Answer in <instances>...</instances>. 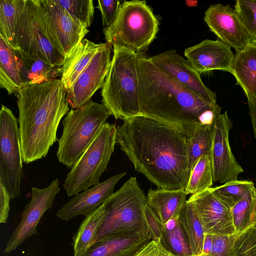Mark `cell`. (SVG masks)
<instances>
[{
	"instance_id": "6da1fadb",
	"label": "cell",
	"mask_w": 256,
	"mask_h": 256,
	"mask_svg": "<svg viewBox=\"0 0 256 256\" xmlns=\"http://www.w3.org/2000/svg\"><path fill=\"white\" fill-rule=\"evenodd\" d=\"M116 126V141L138 172L158 188L185 190L188 168L190 136L142 116Z\"/></svg>"
},
{
	"instance_id": "7a4b0ae2",
	"label": "cell",
	"mask_w": 256,
	"mask_h": 256,
	"mask_svg": "<svg viewBox=\"0 0 256 256\" xmlns=\"http://www.w3.org/2000/svg\"><path fill=\"white\" fill-rule=\"evenodd\" d=\"M140 116L176 128L190 137L203 124L212 125L221 108L211 104L138 54Z\"/></svg>"
},
{
	"instance_id": "3957f363",
	"label": "cell",
	"mask_w": 256,
	"mask_h": 256,
	"mask_svg": "<svg viewBox=\"0 0 256 256\" xmlns=\"http://www.w3.org/2000/svg\"><path fill=\"white\" fill-rule=\"evenodd\" d=\"M23 162L45 157L58 140L62 118L70 111L66 90L60 79L24 87L15 95Z\"/></svg>"
},
{
	"instance_id": "277c9868",
	"label": "cell",
	"mask_w": 256,
	"mask_h": 256,
	"mask_svg": "<svg viewBox=\"0 0 256 256\" xmlns=\"http://www.w3.org/2000/svg\"><path fill=\"white\" fill-rule=\"evenodd\" d=\"M102 204L106 216L93 244L112 238L148 236L144 217L146 196L135 177L130 178Z\"/></svg>"
},
{
	"instance_id": "5b68a950",
	"label": "cell",
	"mask_w": 256,
	"mask_h": 256,
	"mask_svg": "<svg viewBox=\"0 0 256 256\" xmlns=\"http://www.w3.org/2000/svg\"><path fill=\"white\" fill-rule=\"evenodd\" d=\"M113 56L102 88V102L116 119L124 121L140 116L138 56L113 47Z\"/></svg>"
},
{
	"instance_id": "8992f818",
	"label": "cell",
	"mask_w": 256,
	"mask_h": 256,
	"mask_svg": "<svg viewBox=\"0 0 256 256\" xmlns=\"http://www.w3.org/2000/svg\"><path fill=\"white\" fill-rule=\"evenodd\" d=\"M111 115L102 104L92 100L80 108H72L62 121L63 130L56 152L59 162L72 168Z\"/></svg>"
},
{
	"instance_id": "52a82bcc",
	"label": "cell",
	"mask_w": 256,
	"mask_h": 256,
	"mask_svg": "<svg viewBox=\"0 0 256 256\" xmlns=\"http://www.w3.org/2000/svg\"><path fill=\"white\" fill-rule=\"evenodd\" d=\"M102 31L106 42L139 54L156 38L158 21L146 1H124L114 22Z\"/></svg>"
},
{
	"instance_id": "ba28073f",
	"label": "cell",
	"mask_w": 256,
	"mask_h": 256,
	"mask_svg": "<svg viewBox=\"0 0 256 256\" xmlns=\"http://www.w3.org/2000/svg\"><path fill=\"white\" fill-rule=\"evenodd\" d=\"M116 138V124L106 122L67 174L63 187L68 196L100 183L114 151Z\"/></svg>"
},
{
	"instance_id": "9c48e42d",
	"label": "cell",
	"mask_w": 256,
	"mask_h": 256,
	"mask_svg": "<svg viewBox=\"0 0 256 256\" xmlns=\"http://www.w3.org/2000/svg\"><path fill=\"white\" fill-rule=\"evenodd\" d=\"M36 17L47 38L66 58L89 32L88 28L53 0H33Z\"/></svg>"
},
{
	"instance_id": "30bf717a",
	"label": "cell",
	"mask_w": 256,
	"mask_h": 256,
	"mask_svg": "<svg viewBox=\"0 0 256 256\" xmlns=\"http://www.w3.org/2000/svg\"><path fill=\"white\" fill-rule=\"evenodd\" d=\"M18 120L4 105L0 112V182L11 198L20 196L22 158Z\"/></svg>"
},
{
	"instance_id": "8fae6325",
	"label": "cell",
	"mask_w": 256,
	"mask_h": 256,
	"mask_svg": "<svg viewBox=\"0 0 256 256\" xmlns=\"http://www.w3.org/2000/svg\"><path fill=\"white\" fill-rule=\"evenodd\" d=\"M16 38L20 49L62 66L66 58L50 42L40 24L33 0H18Z\"/></svg>"
},
{
	"instance_id": "7c38bea8",
	"label": "cell",
	"mask_w": 256,
	"mask_h": 256,
	"mask_svg": "<svg viewBox=\"0 0 256 256\" xmlns=\"http://www.w3.org/2000/svg\"><path fill=\"white\" fill-rule=\"evenodd\" d=\"M60 191L59 180L56 178L44 188H32V198L25 206L20 222L11 234L4 253L16 250L28 238L37 234V226L44 212L52 208L57 194Z\"/></svg>"
},
{
	"instance_id": "4fadbf2b",
	"label": "cell",
	"mask_w": 256,
	"mask_h": 256,
	"mask_svg": "<svg viewBox=\"0 0 256 256\" xmlns=\"http://www.w3.org/2000/svg\"><path fill=\"white\" fill-rule=\"evenodd\" d=\"M112 46L105 42L67 90L66 100L72 108L78 109L87 104L103 86L112 60Z\"/></svg>"
},
{
	"instance_id": "5bb4252c",
	"label": "cell",
	"mask_w": 256,
	"mask_h": 256,
	"mask_svg": "<svg viewBox=\"0 0 256 256\" xmlns=\"http://www.w3.org/2000/svg\"><path fill=\"white\" fill-rule=\"evenodd\" d=\"M232 126L227 112L220 114L212 124L210 152L214 182L224 184L236 180L244 170L234 156L230 144L229 132Z\"/></svg>"
},
{
	"instance_id": "9a60e30c",
	"label": "cell",
	"mask_w": 256,
	"mask_h": 256,
	"mask_svg": "<svg viewBox=\"0 0 256 256\" xmlns=\"http://www.w3.org/2000/svg\"><path fill=\"white\" fill-rule=\"evenodd\" d=\"M149 58L156 66L204 100L211 104H217L215 92L204 84L200 74L187 60L174 50H166Z\"/></svg>"
},
{
	"instance_id": "2e32d148",
	"label": "cell",
	"mask_w": 256,
	"mask_h": 256,
	"mask_svg": "<svg viewBox=\"0 0 256 256\" xmlns=\"http://www.w3.org/2000/svg\"><path fill=\"white\" fill-rule=\"evenodd\" d=\"M204 20L219 40L236 52L244 48L251 39L235 10L230 5H210Z\"/></svg>"
},
{
	"instance_id": "e0dca14e",
	"label": "cell",
	"mask_w": 256,
	"mask_h": 256,
	"mask_svg": "<svg viewBox=\"0 0 256 256\" xmlns=\"http://www.w3.org/2000/svg\"><path fill=\"white\" fill-rule=\"evenodd\" d=\"M188 200L194 205L205 233L221 236L236 234L231 208L214 194L212 188L192 194Z\"/></svg>"
},
{
	"instance_id": "ac0fdd59",
	"label": "cell",
	"mask_w": 256,
	"mask_h": 256,
	"mask_svg": "<svg viewBox=\"0 0 256 256\" xmlns=\"http://www.w3.org/2000/svg\"><path fill=\"white\" fill-rule=\"evenodd\" d=\"M184 54L200 74L214 70L232 73L234 54L231 48L220 40H204L186 48Z\"/></svg>"
},
{
	"instance_id": "d6986e66",
	"label": "cell",
	"mask_w": 256,
	"mask_h": 256,
	"mask_svg": "<svg viewBox=\"0 0 256 256\" xmlns=\"http://www.w3.org/2000/svg\"><path fill=\"white\" fill-rule=\"evenodd\" d=\"M126 174L114 175L76 194L57 212L56 216L66 221L80 215L88 216L114 193L116 184Z\"/></svg>"
},
{
	"instance_id": "ffe728a7",
	"label": "cell",
	"mask_w": 256,
	"mask_h": 256,
	"mask_svg": "<svg viewBox=\"0 0 256 256\" xmlns=\"http://www.w3.org/2000/svg\"><path fill=\"white\" fill-rule=\"evenodd\" d=\"M24 87L56 79L62 74V66L52 64L38 56L14 50Z\"/></svg>"
},
{
	"instance_id": "44dd1931",
	"label": "cell",
	"mask_w": 256,
	"mask_h": 256,
	"mask_svg": "<svg viewBox=\"0 0 256 256\" xmlns=\"http://www.w3.org/2000/svg\"><path fill=\"white\" fill-rule=\"evenodd\" d=\"M104 44L84 38L70 52L62 66L60 78L66 92Z\"/></svg>"
},
{
	"instance_id": "7402d4cb",
	"label": "cell",
	"mask_w": 256,
	"mask_h": 256,
	"mask_svg": "<svg viewBox=\"0 0 256 256\" xmlns=\"http://www.w3.org/2000/svg\"><path fill=\"white\" fill-rule=\"evenodd\" d=\"M187 196L182 190L150 189L146 196L147 205L164 226L170 220L178 218Z\"/></svg>"
},
{
	"instance_id": "603a6c76",
	"label": "cell",
	"mask_w": 256,
	"mask_h": 256,
	"mask_svg": "<svg viewBox=\"0 0 256 256\" xmlns=\"http://www.w3.org/2000/svg\"><path fill=\"white\" fill-rule=\"evenodd\" d=\"M231 74L246 96L256 94V44L250 42L244 48L236 52Z\"/></svg>"
},
{
	"instance_id": "cb8c5ba5",
	"label": "cell",
	"mask_w": 256,
	"mask_h": 256,
	"mask_svg": "<svg viewBox=\"0 0 256 256\" xmlns=\"http://www.w3.org/2000/svg\"><path fill=\"white\" fill-rule=\"evenodd\" d=\"M150 240L149 236L106 240L92 245L83 256H134Z\"/></svg>"
},
{
	"instance_id": "d4e9b609",
	"label": "cell",
	"mask_w": 256,
	"mask_h": 256,
	"mask_svg": "<svg viewBox=\"0 0 256 256\" xmlns=\"http://www.w3.org/2000/svg\"><path fill=\"white\" fill-rule=\"evenodd\" d=\"M178 220L192 256H200L202 252L205 232L194 205L188 200L182 207Z\"/></svg>"
},
{
	"instance_id": "484cf974",
	"label": "cell",
	"mask_w": 256,
	"mask_h": 256,
	"mask_svg": "<svg viewBox=\"0 0 256 256\" xmlns=\"http://www.w3.org/2000/svg\"><path fill=\"white\" fill-rule=\"evenodd\" d=\"M105 216L106 210L102 204L85 217L72 237L74 256H83L93 244Z\"/></svg>"
},
{
	"instance_id": "4316f807",
	"label": "cell",
	"mask_w": 256,
	"mask_h": 256,
	"mask_svg": "<svg viewBox=\"0 0 256 256\" xmlns=\"http://www.w3.org/2000/svg\"><path fill=\"white\" fill-rule=\"evenodd\" d=\"M0 86L9 95L16 94L24 88L14 49L0 36Z\"/></svg>"
},
{
	"instance_id": "83f0119b",
	"label": "cell",
	"mask_w": 256,
	"mask_h": 256,
	"mask_svg": "<svg viewBox=\"0 0 256 256\" xmlns=\"http://www.w3.org/2000/svg\"><path fill=\"white\" fill-rule=\"evenodd\" d=\"M213 182L211 156L204 155L192 169L184 190L188 194L200 193L211 188Z\"/></svg>"
},
{
	"instance_id": "f1b7e54d",
	"label": "cell",
	"mask_w": 256,
	"mask_h": 256,
	"mask_svg": "<svg viewBox=\"0 0 256 256\" xmlns=\"http://www.w3.org/2000/svg\"><path fill=\"white\" fill-rule=\"evenodd\" d=\"M160 242L166 250L176 256H192L178 218H172L165 224Z\"/></svg>"
},
{
	"instance_id": "f546056e",
	"label": "cell",
	"mask_w": 256,
	"mask_h": 256,
	"mask_svg": "<svg viewBox=\"0 0 256 256\" xmlns=\"http://www.w3.org/2000/svg\"><path fill=\"white\" fill-rule=\"evenodd\" d=\"M18 0H0V36L12 48L20 49L16 38Z\"/></svg>"
},
{
	"instance_id": "4dcf8cb0",
	"label": "cell",
	"mask_w": 256,
	"mask_h": 256,
	"mask_svg": "<svg viewBox=\"0 0 256 256\" xmlns=\"http://www.w3.org/2000/svg\"><path fill=\"white\" fill-rule=\"evenodd\" d=\"M212 144V125L200 126L190 137L188 164L190 171L202 156L210 154Z\"/></svg>"
},
{
	"instance_id": "1f68e13d",
	"label": "cell",
	"mask_w": 256,
	"mask_h": 256,
	"mask_svg": "<svg viewBox=\"0 0 256 256\" xmlns=\"http://www.w3.org/2000/svg\"><path fill=\"white\" fill-rule=\"evenodd\" d=\"M236 233L256 227V188L231 208Z\"/></svg>"
},
{
	"instance_id": "d6a6232c",
	"label": "cell",
	"mask_w": 256,
	"mask_h": 256,
	"mask_svg": "<svg viewBox=\"0 0 256 256\" xmlns=\"http://www.w3.org/2000/svg\"><path fill=\"white\" fill-rule=\"evenodd\" d=\"M254 183L248 180H234L212 188L214 194L230 208L255 189Z\"/></svg>"
},
{
	"instance_id": "836d02e7",
	"label": "cell",
	"mask_w": 256,
	"mask_h": 256,
	"mask_svg": "<svg viewBox=\"0 0 256 256\" xmlns=\"http://www.w3.org/2000/svg\"><path fill=\"white\" fill-rule=\"evenodd\" d=\"M74 18L88 28L91 25L94 12L92 0H53Z\"/></svg>"
},
{
	"instance_id": "e575fe53",
	"label": "cell",
	"mask_w": 256,
	"mask_h": 256,
	"mask_svg": "<svg viewBox=\"0 0 256 256\" xmlns=\"http://www.w3.org/2000/svg\"><path fill=\"white\" fill-rule=\"evenodd\" d=\"M251 40L256 37V0H237L234 6Z\"/></svg>"
},
{
	"instance_id": "d590c367",
	"label": "cell",
	"mask_w": 256,
	"mask_h": 256,
	"mask_svg": "<svg viewBox=\"0 0 256 256\" xmlns=\"http://www.w3.org/2000/svg\"><path fill=\"white\" fill-rule=\"evenodd\" d=\"M234 256H256V227L252 226L236 234Z\"/></svg>"
},
{
	"instance_id": "8d00e7d4",
	"label": "cell",
	"mask_w": 256,
	"mask_h": 256,
	"mask_svg": "<svg viewBox=\"0 0 256 256\" xmlns=\"http://www.w3.org/2000/svg\"><path fill=\"white\" fill-rule=\"evenodd\" d=\"M236 234L229 236L212 234V246L210 252L200 256H234V243Z\"/></svg>"
},
{
	"instance_id": "74e56055",
	"label": "cell",
	"mask_w": 256,
	"mask_h": 256,
	"mask_svg": "<svg viewBox=\"0 0 256 256\" xmlns=\"http://www.w3.org/2000/svg\"><path fill=\"white\" fill-rule=\"evenodd\" d=\"M121 1L118 0H98L96 8L102 17L104 28L110 26L115 20L121 6Z\"/></svg>"
},
{
	"instance_id": "f35d334b",
	"label": "cell",
	"mask_w": 256,
	"mask_h": 256,
	"mask_svg": "<svg viewBox=\"0 0 256 256\" xmlns=\"http://www.w3.org/2000/svg\"><path fill=\"white\" fill-rule=\"evenodd\" d=\"M148 236L151 240H161L164 225L147 205L144 212Z\"/></svg>"
},
{
	"instance_id": "ab89813d",
	"label": "cell",
	"mask_w": 256,
	"mask_h": 256,
	"mask_svg": "<svg viewBox=\"0 0 256 256\" xmlns=\"http://www.w3.org/2000/svg\"><path fill=\"white\" fill-rule=\"evenodd\" d=\"M160 241L151 240L134 256H170Z\"/></svg>"
},
{
	"instance_id": "60d3db41",
	"label": "cell",
	"mask_w": 256,
	"mask_h": 256,
	"mask_svg": "<svg viewBox=\"0 0 256 256\" xmlns=\"http://www.w3.org/2000/svg\"><path fill=\"white\" fill-rule=\"evenodd\" d=\"M11 197L3 186L0 182V223L6 222L10 212V202Z\"/></svg>"
},
{
	"instance_id": "b9f144b4",
	"label": "cell",
	"mask_w": 256,
	"mask_h": 256,
	"mask_svg": "<svg viewBox=\"0 0 256 256\" xmlns=\"http://www.w3.org/2000/svg\"><path fill=\"white\" fill-rule=\"evenodd\" d=\"M249 108V113L256 139V94L246 96Z\"/></svg>"
},
{
	"instance_id": "7bdbcfd3",
	"label": "cell",
	"mask_w": 256,
	"mask_h": 256,
	"mask_svg": "<svg viewBox=\"0 0 256 256\" xmlns=\"http://www.w3.org/2000/svg\"><path fill=\"white\" fill-rule=\"evenodd\" d=\"M186 3L188 6H194L197 5V1L196 0H186Z\"/></svg>"
},
{
	"instance_id": "ee69618b",
	"label": "cell",
	"mask_w": 256,
	"mask_h": 256,
	"mask_svg": "<svg viewBox=\"0 0 256 256\" xmlns=\"http://www.w3.org/2000/svg\"><path fill=\"white\" fill-rule=\"evenodd\" d=\"M250 42L256 44V37L251 40Z\"/></svg>"
}]
</instances>
